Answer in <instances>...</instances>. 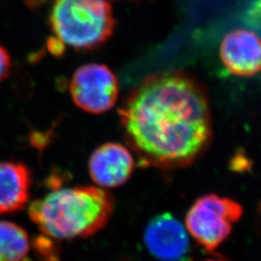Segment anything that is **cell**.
I'll list each match as a JSON object with an SVG mask.
<instances>
[{
  "label": "cell",
  "mask_w": 261,
  "mask_h": 261,
  "mask_svg": "<svg viewBox=\"0 0 261 261\" xmlns=\"http://www.w3.org/2000/svg\"><path fill=\"white\" fill-rule=\"evenodd\" d=\"M122 130L144 166L182 168L211 140V114L204 89L181 72L152 75L130 91L119 111Z\"/></svg>",
  "instance_id": "1"
},
{
  "label": "cell",
  "mask_w": 261,
  "mask_h": 261,
  "mask_svg": "<svg viewBox=\"0 0 261 261\" xmlns=\"http://www.w3.org/2000/svg\"><path fill=\"white\" fill-rule=\"evenodd\" d=\"M114 200L98 186L58 188L33 201L31 221L42 233L57 240L84 238L97 233L111 220Z\"/></svg>",
  "instance_id": "2"
},
{
  "label": "cell",
  "mask_w": 261,
  "mask_h": 261,
  "mask_svg": "<svg viewBox=\"0 0 261 261\" xmlns=\"http://www.w3.org/2000/svg\"><path fill=\"white\" fill-rule=\"evenodd\" d=\"M49 24L55 35L50 48L90 50L111 38L115 19L108 0H56Z\"/></svg>",
  "instance_id": "3"
},
{
  "label": "cell",
  "mask_w": 261,
  "mask_h": 261,
  "mask_svg": "<svg viewBox=\"0 0 261 261\" xmlns=\"http://www.w3.org/2000/svg\"><path fill=\"white\" fill-rule=\"evenodd\" d=\"M238 202L215 194L197 198L185 218L188 232L207 252H213L229 237L242 217Z\"/></svg>",
  "instance_id": "4"
},
{
  "label": "cell",
  "mask_w": 261,
  "mask_h": 261,
  "mask_svg": "<svg viewBox=\"0 0 261 261\" xmlns=\"http://www.w3.org/2000/svg\"><path fill=\"white\" fill-rule=\"evenodd\" d=\"M70 96L75 106L91 114L111 111L119 96L117 76L105 64L87 63L79 67L71 77Z\"/></svg>",
  "instance_id": "5"
},
{
  "label": "cell",
  "mask_w": 261,
  "mask_h": 261,
  "mask_svg": "<svg viewBox=\"0 0 261 261\" xmlns=\"http://www.w3.org/2000/svg\"><path fill=\"white\" fill-rule=\"evenodd\" d=\"M143 241L151 255L161 261H184L190 252L186 227L168 213L150 221L143 233Z\"/></svg>",
  "instance_id": "6"
},
{
  "label": "cell",
  "mask_w": 261,
  "mask_h": 261,
  "mask_svg": "<svg viewBox=\"0 0 261 261\" xmlns=\"http://www.w3.org/2000/svg\"><path fill=\"white\" fill-rule=\"evenodd\" d=\"M135 161L130 150L120 143L107 142L94 150L88 161L89 175L103 189L125 184L134 171Z\"/></svg>",
  "instance_id": "7"
},
{
  "label": "cell",
  "mask_w": 261,
  "mask_h": 261,
  "mask_svg": "<svg viewBox=\"0 0 261 261\" xmlns=\"http://www.w3.org/2000/svg\"><path fill=\"white\" fill-rule=\"evenodd\" d=\"M221 59L233 75L252 76L261 71V39L252 31L229 32L221 44Z\"/></svg>",
  "instance_id": "8"
},
{
  "label": "cell",
  "mask_w": 261,
  "mask_h": 261,
  "mask_svg": "<svg viewBox=\"0 0 261 261\" xmlns=\"http://www.w3.org/2000/svg\"><path fill=\"white\" fill-rule=\"evenodd\" d=\"M31 171L22 163L0 161V214L22 210L28 204Z\"/></svg>",
  "instance_id": "9"
},
{
  "label": "cell",
  "mask_w": 261,
  "mask_h": 261,
  "mask_svg": "<svg viewBox=\"0 0 261 261\" xmlns=\"http://www.w3.org/2000/svg\"><path fill=\"white\" fill-rule=\"evenodd\" d=\"M29 252L28 232L15 223L0 221V261H24Z\"/></svg>",
  "instance_id": "10"
},
{
  "label": "cell",
  "mask_w": 261,
  "mask_h": 261,
  "mask_svg": "<svg viewBox=\"0 0 261 261\" xmlns=\"http://www.w3.org/2000/svg\"><path fill=\"white\" fill-rule=\"evenodd\" d=\"M12 67L13 62L9 51L0 45V84L9 77L12 72Z\"/></svg>",
  "instance_id": "11"
},
{
  "label": "cell",
  "mask_w": 261,
  "mask_h": 261,
  "mask_svg": "<svg viewBox=\"0 0 261 261\" xmlns=\"http://www.w3.org/2000/svg\"><path fill=\"white\" fill-rule=\"evenodd\" d=\"M206 261H224L223 259H208V260Z\"/></svg>",
  "instance_id": "12"
}]
</instances>
